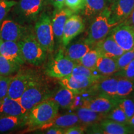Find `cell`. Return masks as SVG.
<instances>
[{
  "instance_id": "obj_1",
  "label": "cell",
  "mask_w": 134,
  "mask_h": 134,
  "mask_svg": "<svg viewBox=\"0 0 134 134\" xmlns=\"http://www.w3.org/2000/svg\"><path fill=\"white\" fill-rule=\"evenodd\" d=\"M59 105L54 100H43L31 109L27 114L26 125L31 130H34L42 125L51 122L58 115Z\"/></svg>"
},
{
  "instance_id": "obj_2",
  "label": "cell",
  "mask_w": 134,
  "mask_h": 134,
  "mask_svg": "<svg viewBox=\"0 0 134 134\" xmlns=\"http://www.w3.org/2000/svg\"><path fill=\"white\" fill-rule=\"evenodd\" d=\"M52 94L49 87L37 76L18 100L28 112L38 104L49 99Z\"/></svg>"
},
{
  "instance_id": "obj_3",
  "label": "cell",
  "mask_w": 134,
  "mask_h": 134,
  "mask_svg": "<svg viewBox=\"0 0 134 134\" xmlns=\"http://www.w3.org/2000/svg\"><path fill=\"white\" fill-rule=\"evenodd\" d=\"M18 42L26 62L38 66L44 62L47 52L38 43L34 34L29 32Z\"/></svg>"
},
{
  "instance_id": "obj_4",
  "label": "cell",
  "mask_w": 134,
  "mask_h": 134,
  "mask_svg": "<svg viewBox=\"0 0 134 134\" xmlns=\"http://www.w3.org/2000/svg\"><path fill=\"white\" fill-rule=\"evenodd\" d=\"M116 26L110 21L109 8L107 7L93 19L89 28L86 41L93 46L106 37L112 29Z\"/></svg>"
},
{
  "instance_id": "obj_5",
  "label": "cell",
  "mask_w": 134,
  "mask_h": 134,
  "mask_svg": "<svg viewBox=\"0 0 134 134\" xmlns=\"http://www.w3.org/2000/svg\"><path fill=\"white\" fill-rule=\"evenodd\" d=\"M34 35L47 52H52L54 49L55 40L52 19L46 13H42L38 18L34 27Z\"/></svg>"
},
{
  "instance_id": "obj_6",
  "label": "cell",
  "mask_w": 134,
  "mask_h": 134,
  "mask_svg": "<svg viewBox=\"0 0 134 134\" xmlns=\"http://www.w3.org/2000/svg\"><path fill=\"white\" fill-rule=\"evenodd\" d=\"M76 63L65 55L63 50H60L55 58L48 63L46 73L52 78L62 79L71 75Z\"/></svg>"
},
{
  "instance_id": "obj_7",
  "label": "cell",
  "mask_w": 134,
  "mask_h": 134,
  "mask_svg": "<svg viewBox=\"0 0 134 134\" xmlns=\"http://www.w3.org/2000/svg\"><path fill=\"white\" fill-rule=\"evenodd\" d=\"M37 75L30 70H19L9 84L8 98L19 99Z\"/></svg>"
},
{
  "instance_id": "obj_8",
  "label": "cell",
  "mask_w": 134,
  "mask_h": 134,
  "mask_svg": "<svg viewBox=\"0 0 134 134\" xmlns=\"http://www.w3.org/2000/svg\"><path fill=\"white\" fill-rule=\"evenodd\" d=\"M45 0H20L15 5V12L23 21L37 19L44 6Z\"/></svg>"
},
{
  "instance_id": "obj_9",
  "label": "cell",
  "mask_w": 134,
  "mask_h": 134,
  "mask_svg": "<svg viewBox=\"0 0 134 134\" xmlns=\"http://www.w3.org/2000/svg\"><path fill=\"white\" fill-rule=\"evenodd\" d=\"M110 36L124 51L134 47V29L121 23L112 29Z\"/></svg>"
},
{
  "instance_id": "obj_10",
  "label": "cell",
  "mask_w": 134,
  "mask_h": 134,
  "mask_svg": "<svg viewBox=\"0 0 134 134\" xmlns=\"http://www.w3.org/2000/svg\"><path fill=\"white\" fill-rule=\"evenodd\" d=\"M29 31L24 26L11 19H5L0 24L2 41L19 42Z\"/></svg>"
},
{
  "instance_id": "obj_11",
  "label": "cell",
  "mask_w": 134,
  "mask_h": 134,
  "mask_svg": "<svg viewBox=\"0 0 134 134\" xmlns=\"http://www.w3.org/2000/svg\"><path fill=\"white\" fill-rule=\"evenodd\" d=\"M60 80L62 86L69 89L75 94L88 90L98 81L82 75H71Z\"/></svg>"
},
{
  "instance_id": "obj_12",
  "label": "cell",
  "mask_w": 134,
  "mask_h": 134,
  "mask_svg": "<svg viewBox=\"0 0 134 134\" xmlns=\"http://www.w3.org/2000/svg\"><path fill=\"white\" fill-rule=\"evenodd\" d=\"M110 20L115 24L123 23L134 9V0H116L110 6Z\"/></svg>"
},
{
  "instance_id": "obj_13",
  "label": "cell",
  "mask_w": 134,
  "mask_h": 134,
  "mask_svg": "<svg viewBox=\"0 0 134 134\" xmlns=\"http://www.w3.org/2000/svg\"><path fill=\"white\" fill-rule=\"evenodd\" d=\"M118 99L99 95L98 96L93 97L85 100L82 108L90 109L98 113L108 114L117 106Z\"/></svg>"
},
{
  "instance_id": "obj_14",
  "label": "cell",
  "mask_w": 134,
  "mask_h": 134,
  "mask_svg": "<svg viewBox=\"0 0 134 134\" xmlns=\"http://www.w3.org/2000/svg\"><path fill=\"white\" fill-rule=\"evenodd\" d=\"M84 29L85 24L81 17L76 14H72L66 20L63 29L62 41L63 46H68L75 37L84 31Z\"/></svg>"
},
{
  "instance_id": "obj_15",
  "label": "cell",
  "mask_w": 134,
  "mask_h": 134,
  "mask_svg": "<svg viewBox=\"0 0 134 134\" xmlns=\"http://www.w3.org/2000/svg\"><path fill=\"white\" fill-rule=\"evenodd\" d=\"M95 46L100 55L114 59L118 58L125 52L110 36L100 40Z\"/></svg>"
},
{
  "instance_id": "obj_16",
  "label": "cell",
  "mask_w": 134,
  "mask_h": 134,
  "mask_svg": "<svg viewBox=\"0 0 134 134\" xmlns=\"http://www.w3.org/2000/svg\"><path fill=\"white\" fill-rule=\"evenodd\" d=\"M73 11L69 8H62L57 9L53 14L52 19V25L54 37L58 43L62 42L63 32V29L66 20L70 16L73 14Z\"/></svg>"
},
{
  "instance_id": "obj_17",
  "label": "cell",
  "mask_w": 134,
  "mask_h": 134,
  "mask_svg": "<svg viewBox=\"0 0 134 134\" xmlns=\"http://www.w3.org/2000/svg\"><path fill=\"white\" fill-rule=\"evenodd\" d=\"M0 55L21 65L26 62L22 55L18 42L1 40L0 42Z\"/></svg>"
},
{
  "instance_id": "obj_18",
  "label": "cell",
  "mask_w": 134,
  "mask_h": 134,
  "mask_svg": "<svg viewBox=\"0 0 134 134\" xmlns=\"http://www.w3.org/2000/svg\"><path fill=\"white\" fill-rule=\"evenodd\" d=\"M117 83L118 78L105 76L100 78L91 87L95 94L99 93V95L117 98Z\"/></svg>"
},
{
  "instance_id": "obj_19",
  "label": "cell",
  "mask_w": 134,
  "mask_h": 134,
  "mask_svg": "<svg viewBox=\"0 0 134 134\" xmlns=\"http://www.w3.org/2000/svg\"><path fill=\"white\" fill-rule=\"evenodd\" d=\"M79 122L80 119L76 113H69L60 115H57L51 122L42 125L37 129L43 131L47 129L52 127L66 129L77 125L79 123Z\"/></svg>"
},
{
  "instance_id": "obj_20",
  "label": "cell",
  "mask_w": 134,
  "mask_h": 134,
  "mask_svg": "<svg viewBox=\"0 0 134 134\" xmlns=\"http://www.w3.org/2000/svg\"><path fill=\"white\" fill-rule=\"evenodd\" d=\"M27 113L18 99L7 97L0 103V114L3 115L26 117Z\"/></svg>"
},
{
  "instance_id": "obj_21",
  "label": "cell",
  "mask_w": 134,
  "mask_h": 134,
  "mask_svg": "<svg viewBox=\"0 0 134 134\" xmlns=\"http://www.w3.org/2000/svg\"><path fill=\"white\" fill-rule=\"evenodd\" d=\"M92 46L86 39L84 41L71 43L64 52L65 55L75 63H78L80 60L86 53L92 49Z\"/></svg>"
},
{
  "instance_id": "obj_22",
  "label": "cell",
  "mask_w": 134,
  "mask_h": 134,
  "mask_svg": "<svg viewBox=\"0 0 134 134\" xmlns=\"http://www.w3.org/2000/svg\"><path fill=\"white\" fill-rule=\"evenodd\" d=\"M76 113L80 122L85 125H92L100 123L107 116V114L98 113L85 108L77 109Z\"/></svg>"
},
{
  "instance_id": "obj_23",
  "label": "cell",
  "mask_w": 134,
  "mask_h": 134,
  "mask_svg": "<svg viewBox=\"0 0 134 134\" xmlns=\"http://www.w3.org/2000/svg\"><path fill=\"white\" fill-rule=\"evenodd\" d=\"M99 126L101 131V133L105 134H127L130 133L131 129L127 124L119 123L113 120L104 119L100 123Z\"/></svg>"
},
{
  "instance_id": "obj_24",
  "label": "cell",
  "mask_w": 134,
  "mask_h": 134,
  "mask_svg": "<svg viewBox=\"0 0 134 134\" xmlns=\"http://www.w3.org/2000/svg\"><path fill=\"white\" fill-rule=\"evenodd\" d=\"M96 69L100 75L109 76L119 71L116 59L99 55L97 60Z\"/></svg>"
},
{
  "instance_id": "obj_25",
  "label": "cell",
  "mask_w": 134,
  "mask_h": 134,
  "mask_svg": "<svg viewBox=\"0 0 134 134\" xmlns=\"http://www.w3.org/2000/svg\"><path fill=\"white\" fill-rule=\"evenodd\" d=\"M27 116L17 117L3 115L0 117V133H4L16 130L26 125Z\"/></svg>"
},
{
  "instance_id": "obj_26",
  "label": "cell",
  "mask_w": 134,
  "mask_h": 134,
  "mask_svg": "<svg viewBox=\"0 0 134 134\" xmlns=\"http://www.w3.org/2000/svg\"><path fill=\"white\" fill-rule=\"evenodd\" d=\"M75 94L69 89L63 88L58 90L54 94H52L50 99L54 100L59 107L64 109H70L74 99Z\"/></svg>"
},
{
  "instance_id": "obj_27",
  "label": "cell",
  "mask_w": 134,
  "mask_h": 134,
  "mask_svg": "<svg viewBox=\"0 0 134 134\" xmlns=\"http://www.w3.org/2000/svg\"><path fill=\"white\" fill-rule=\"evenodd\" d=\"M108 0H84L83 14L86 17L96 16L108 7Z\"/></svg>"
},
{
  "instance_id": "obj_28",
  "label": "cell",
  "mask_w": 134,
  "mask_h": 134,
  "mask_svg": "<svg viewBox=\"0 0 134 134\" xmlns=\"http://www.w3.org/2000/svg\"><path fill=\"white\" fill-rule=\"evenodd\" d=\"M21 65L7 59L0 55V76H9L18 72Z\"/></svg>"
},
{
  "instance_id": "obj_29",
  "label": "cell",
  "mask_w": 134,
  "mask_h": 134,
  "mask_svg": "<svg viewBox=\"0 0 134 134\" xmlns=\"http://www.w3.org/2000/svg\"><path fill=\"white\" fill-rule=\"evenodd\" d=\"M134 91V83L132 80L125 78H118L117 88V98H124Z\"/></svg>"
},
{
  "instance_id": "obj_30",
  "label": "cell",
  "mask_w": 134,
  "mask_h": 134,
  "mask_svg": "<svg viewBox=\"0 0 134 134\" xmlns=\"http://www.w3.org/2000/svg\"><path fill=\"white\" fill-rule=\"evenodd\" d=\"M99 53L96 48L91 49L82 57L78 63L93 70H96V66Z\"/></svg>"
},
{
  "instance_id": "obj_31",
  "label": "cell",
  "mask_w": 134,
  "mask_h": 134,
  "mask_svg": "<svg viewBox=\"0 0 134 134\" xmlns=\"http://www.w3.org/2000/svg\"><path fill=\"white\" fill-rule=\"evenodd\" d=\"M71 75H85L86 76L98 80H100V78H103V77H105L100 75L97 70H91L86 66H83V65L80 64V63H76V65L73 68Z\"/></svg>"
},
{
  "instance_id": "obj_32",
  "label": "cell",
  "mask_w": 134,
  "mask_h": 134,
  "mask_svg": "<svg viewBox=\"0 0 134 134\" xmlns=\"http://www.w3.org/2000/svg\"><path fill=\"white\" fill-rule=\"evenodd\" d=\"M107 119L119 123L128 124L129 119L123 110L118 105L107 114Z\"/></svg>"
},
{
  "instance_id": "obj_33",
  "label": "cell",
  "mask_w": 134,
  "mask_h": 134,
  "mask_svg": "<svg viewBox=\"0 0 134 134\" xmlns=\"http://www.w3.org/2000/svg\"><path fill=\"white\" fill-rule=\"evenodd\" d=\"M117 105L124 111L129 120L134 115V102L132 100L125 98H119Z\"/></svg>"
},
{
  "instance_id": "obj_34",
  "label": "cell",
  "mask_w": 134,
  "mask_h": 134,
  "mask_svg": "<svg viewBox=\"0 0 134 134\" xmlns=\"http://www.w3.org/2000/svg\"><path fill=\"white\" fill-rule=\"evenodd\" d=\"M133 60H134V47L129 50L125 51L121 56L116 59L119 70L122 69Z\"/></svg>"
},
{
  "instance_id": "obj_35",
  "label": "cell",
  "mask_w": 134,
  "mask_h": 134,
  "mask_svg": "<svg viewBox=\"0 0 134 134\" xmlns=\"http://www.w3.org/2000/svg\"><path fill=\"white\" fill-rule=\"evenodd\" d=\"M16 4L17 2L14 0H0V24Z\"/></svg>"
},
{
  "instance_id": "obj_36",
  "label": "cell",
  "mask_w": 134,
  "mask_h": 134,
  "mask_svg": "<svg viewBox=\"0 0 134 134\" xmlns=\"http://www.w3.org/2000/svg\"><path fill=\"white\" fill-rule=\"evenodd\" d=\"M13 76H1L0 78V103L7 98L9 84Z\"/></svg>"
},
{
  "instance_id": "obj_37",
  "label": "cell",
  "mask_w": 134,
  "mask_h": 134,
  "mask_svg": "<svg viewBox=\"0 0 134 134\" xmlns=\"http://www.w3.org/2000/svg\"><path fill=\"white\" fill-rule=\"evenodd\" d=\"M117 75L131 80H134V60L117 72Z\"/></svg>"
},
{
  "instance_id": "obj_38",
  "label": "cell",
  "mask_w": 134,
  "mask_h": 134,
  "mask_svg": "<svg viewBox=\"0 0 134 134\" xmlns=\"http://www.w3.org/2000/svg\"><path fill=\"white\" fill-rule=\"evenodd\" d=\"M84 0H65V4L73 12L82 10L83 8Z\"/></svg>"
},
{
  "instance_id": "obj_39",
  "label": "cell",
  "mask_w": 134,
  "mask_h": 134,
  "mask_svg": "<svg viewBox=\"0 0 134 134\" xmlns=\"http://www.w3.org/2000/svg\"><path fill=\"white\" fill-rule=\"evenodd\" d=\"M86 131L85 126H78L74 125L65 129V134H82Z\"/></svg>"
},
{
  "instance_id": "obj_40",
  "label": "cell",
  "mask_w": 134,
  "mask_h": 134,
  "mask_svg": "<svg viewBox=\"0 0 134 134\" xmlns=\"http://www.w3.org/2000/svg\"><path fill=\"white\" fill-rule=\"evenodd\" d=\"M43 131H45L44 133L47 134H63L64 133L65 129L62 128H60V127H52L47 129Z\"/></svg>"
},
{
  "instance_id": "obj_41",
  "label": "cell",
  "mask_w": 134,
  "mask_h": 134,
  "mask_svg": "<svg viewBox=\"0 0 134 134\" xmlns=\"http://www.w3.org/2000/svg\"><path fill=\"white\" fill-rule=\"evenodd\" d=\"M50 1L57 9H61L63 8L65 0H50Z\"/></svg>"
},
{
  "instance_id": "obj_42",
  "label": "cell",
  "mask_w": 134,
  "mask_h": 134,
  "mask_svg": "<svg viewBox=\"0 0 134 134\" xmlns=\"http://www.w3.org/2000/svg\"><path fill=\"white\" fill-rule=\"evenodd\" d=\"M123 23L125 24L131 26L132 28L134 29V9L133 11H132L131 14H130V16H129Z\"/></svg>"
},
{
  "instance_id": "obj_43",
  "label": "cell",
  "mask_w": 134,
  "mask_h": 134,
  "mask_svg": "<svg viewBox=\"0 0 134 134\" xmlns=\"http://www.w3.org/2000/svg\"><path fill=\"white\" fill-rule=\"evenodd\" d=\"M128 124L134 128V115L131 117V118L129 119V120L128 121Z\"/></svg>"
},
{
  "instance_id": "obj_44",
  "label": "cell",
  "mask_w": 134,
  "mask_h": 134,
  "mask_svg": "<svg viewBox=\"0 0 134 134\" xmlns=\"http://www.w3.org/2000/svg\"><path fill=\"white\" fill-rule=\"evenodd\" d=\"M115 1H116V0H108V2L110 3H113V2H114Z\"/></svg>"
},
{
  "instance_id": "obj_45",
  "label": "cell",
  "mask_w": 134,
  "mask_h": 134,
  "mask_svg": "<svg viewBox=\"0 0 134 134\" xmlns=\"http://www.w3.org/2000/svg\"><path fill=\"white\" fill-rule=\"evenodd\" d=\"M1 35H0V42H1Z\"/></svg>"
},
{
  "instance_id": "obj_46",
  "label": "cell",
  "mask_w": 134,
  "mask_h": 134,
  "mask_svg": "<svg viewBox=\"0 0 134 134\" xmlns=\"http://www.w3.org/2000/svg\"><path fill=\"white\" fill-rule=\"evenodd\" d=\"M1 76H0V78H1Z\"/></svg>"
}]
</instances>
